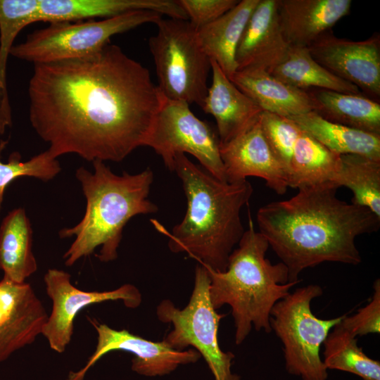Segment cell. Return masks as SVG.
<instances>
[{
    "label": "cell",
    "mask_w": 380,
    "mask_h": 380,
    "mask_svg": "<svg viewBox=\"0 0 380 380\" xmlns=\"http://www.w3.org/2000/svg\"><path fill=\"white\" fill-rule=\"evenodd\" d=\"M30 124L47 151L120 162L144 146L163 95L148 70L115 44L91 56L34 64Z\"/></svg>",
    "instance_id": "obj_1"
},
{
    "label": "cell",
    "mask_w": 380,
    "mask_h": 380,
    "mask_svg": "<svg viewBox=\"0 0 380 380\" xmlns=\"http://www.w3.org/2000/svg\"><path fill=\"white\" fill-rule=\"evenodd\" d=\"M333 182L298 189L289 199L259 208V232L288 270L289 282L324 262L361 263L356 238L376 232L380 217L367 208L336 196Z\"/></svg>",
    "instance_id": "obj_2"
},
{
    "label": "cell",
    "mask_w": 380,
    "mask_h": 380,
    "mask_svg": "<svg viewBox=\"0 0 380 380\" xmlns=\"http://www.w3.org/2000/svg\"><path fill=\"white\" fill-rule=\"evenodd\" d=\"M173 172L182 181L186 211L171 232L155 222L156 229L167 236L172 253H186L207 269L225 271L245 232L241 211L252 196L251 184L220 180L184 153L175 157Z\"/></svg>",
    "instance_id": "obj_3"
},
{
    "label": "cell",
    "mask_w": 380,
    "mask_h": 380,
    "mask_svg": "<svg viewBox=\"0 0 380 380\" xmlns=\"http://www.w3.org/2000/svg\"><path fill=\"white\" fill-rule=\"evenodd\" d=\"M92 164L93 173L84 167L75 173L86 198L84 215L77 225L59 232L61 238L75 236L63 255L67 266L90 255L99 246L101 250L96 257L100 261L115 260L128 221L137 215L158 210L157 205L148 199L153 182L150 167L134 175L124 172L118 175L103 161L96 160Z\"/></svg>",
    "instance_id": "obj_4"
},
{
    "label": "cell",
    "mask_w": 380,
    "mask_h": 380,
    "mask_svg": "<svg viewBox=\"0 0 380 380\" xmlns=\"http://www.w3.org/2000/svg\"><path fill=\"white\" fill-rule=\"evenodd\" d=\"M224 272L207 269L210 279L209 295L215 310L224 305L232 309L235 343L241 344L253 327L257 331H272L270 312L298 283L289 282L282 263L272 264L267 258V239L253 223L245 230Z\"/></svg>",
    "instance_id": "obj_5"
},
{
    "label": "cell",
    "mask_w": 380,
    "mask_h": 380,
    "mask_svg": "<svg viewBox=\"0 0 380 380\" xmlns=\"http://www.w3.org/2000/svg\"><path fill=\"white\" fill-rule=\"evenodd\" d=\"M323 293L319 285L296 289L279 300L270 312L272 331L283 344L286 372L302 380H327L328 369L320 357V348L328 334L345 315L320 319L311 302Z\"/></svg>",
    "instance_id": "obj_6"
},
{
    "label": "cell",
    "mask_w": 380,
    "mask_h": 380,
    "mask_svg": "<svg viewBox=\"0 0 380 380\" xmlns=\"http://www.w3.org/2000/svg\"><path fill=\"white\" fill-rule=\"evenodd\" d=\"M148 40L158 85L169 99L203 108L207 95L210 60L201 48L197 29L188 20L168 18L156 23Z\"/></svg>",
    "instance_id": "obj_7"
},
{
    "label": "cell",
    "mask_w": 380,
    "mask_h": 380,
    "mask_svg": "<svg viewBox=\"0 0 380 380\" xmlns=\"http://www.w3.org/2000/svg\"><path fill=\"white\" fill-rule=\"evenodd\" d=\"M210 284L208 270L197 265L194 289L187 305L179 309L169 299L158 304V319L172 325V329L163 341L177 350L193 347L206 362L215 380H241L232 372L234 353L223 351L219 344L218 328L225 315L218 313L213 307Z\"/></svg>",
    "instance_id": "obj_8"
},
{
    "label": "cell",
    "mask_w": 380,
    "mask_h": 380,
    "mask_svg": "<svg viewBox=\"0 0 380 380\" xmlns=\"http://www.w3.org/2000/svg\"><path fill=\"white\" fill-rule=\"evenodd\" d=\"M161 18L158 13L141 10L101 20L51 23L14 45L11 55L34 64L87 57L101 51L114 35L156 24Z\"/></svg>",
    "instance_id": "obj_9"
},
{
    "label": "cell",
    "mask_w": 380,
    "mask_h": 380,
    "mask_svg": "<svg viewBox=\"0 0 380 380\" xmlns=\"http://www.w3.org/2000/svg\"><path fill=\"white\" fill-rule=\"evenodd\" d=\"M144 146L152 148L170 171H173L177 154L189 153L212 175L227 182L217 133L208 122L198 118L184 101L163 96Z\"/></svg>",
    "instance_id": "obj_10"
},
{
    "label": "cell",
    "mask_w": 380,
    "mask_h": 380,
    "mask_svg": "<svg viewBox=\"0 0 380 380\" xmlns=\"http://www.w3.org/2000/svg\"><path fill=\"white\" fill-rule=\"evenodd\" d=\"M67 272L49 269L44 275L46 293L52 301L51 312L42 328V334L50 348L63 353L73 334L74 320L82 309L90 305L109 300H122L129 308H136L141 303V294L134 285L125 284L108 291H85L72 284Z\"/></svg>",
    "instance_id": "obj_11"
},
{
    "label": "cell",
    "mask_w": 380,
    "mask_h": 380,
    "mask_svg": "<svg viewBox=\"0 0 380 380\" xmlns=\"http://www.w3.org/2000/svg\"><path fill=\"white\" fill-rule=\"evenodd\" d=\"M88 319L97 333L95 350L82 369L69 372L66 380H84L88 370L103 355L113 350L132 354V371L146 376L170 374L179 365L194 363L201 357L194 348L175 350L163 341H149L126 329L116 330L94 318Z\"/></svg>",
    "instance_id": "obj_12"
},
{
    "label": "cell",
    "mask_w": 380,
    "mask_h": 380,
    "mask_svg": "<svg viewBox=\"0 0 380 380\" xmlns=\"http://www.w3.org/2000/svg\"><path fill=\"white\" fill-rule=\"evenodd\" d=\"M312 58L336 77L369 96H380V37L376 33L362 41L339 38L331 32L310 46Z\"/></svg>",
    "instance_id": "obj_13"
},
{
    "label": "cell",
    "mask_w": 380,
    "mask_h": 380,
    "mask_svg": "<svg viewBox=\"0 0 380 380\" xmlns=\"http://www.w3.org/2000/svg\"><path fill=\"white\" fill-rule=\"evenodd\" d=\"M48 318L46 310L27 282L0 280V362L32 344Z\"/></svg>",
    "instance_id": "obj_14"
},
{
    "label": "cell",
    "mask_w": 380,
    "mask_h": 380,
    "mask_svg": "<svg viewBox=\"0 0 380 380\" xmlns=\"http://www.w3.org/2000/svg\"><path fill=\"white\" fill-rule=\"evenodd\" d=\"M220 152L228 182L253 176L264 179L278 194H285L289 188L287 171L267 144L259 118L242 134L220 144Z\"/></svg>",
    "instance_id": "obj_15"
},
{
    "label": "cell",
    "mask_w": 380,
    "mask_h": 380,
    "mask_svg": "<svg viewBox=\"0 0 380 380\" xmlns=\"http://www.w3.org/2000/svg\"><path fill=\"white\" fill-rule=\"evenodd\" d=\"M290 46L281 28L277 0H260L237 46L236 71L258 69L270 72L283 60Z\"/></svg>",
    "instance_id": "obj_16"
},
{
    "label": "cell",
    "mask_w": 380,
    "mask_h": 380,
    "mask_svg": "<svg viewBox=\"0 0 380 380\" xmlns=\"http://www.w3.org/2000/svg\"><path fill=\"white\" fill-rule=\"evenodd\" d=\"M151 11L171 18L188 20L172 0H39L37 22H76L111 18L134 11Z\"/></svg>",
    "instance_id": "obj_17"
},
{
    "label": "cell",
    "mask_w": 380,
    "mask_h": 380,
    "mask_svg": "<svg viewBox=\"0 0 380 380\" xmlns=\"http://www.w3.org/2000/svg\"><path fill=\"white\" fill-rule=\"evenodd\" d=\"M212 83L208 87L202 110L216 121L220 144H226L252 126L262 112L210 60Z\"/></svg>",
    "instance_id": "obj_18"
},
{
    "label": "cell",
    "mask_w": 380,
    "mask_h": 380,
    "mask_svg": "<svg viewBox=\"0 0 380 380\" xmlns=\"http://www.w3.org/2000/svg\"><path fill=\"white\" fill-rule=\"evenodd\" d=\"M284 34L291 46H310L350 12L351 0H277Z\"/></svg>",
    "instance_id": "obj_19"
},
{
    "label": "cell",
    "mask_w": 380,
    "mask_h": 380,
    "mask_svg": "<svg viewBox=\"0 0 380 380\" xmlns=\"http://www.w3.org/2000/svg\"><path fill=\"white\" fill-rule=\"evenodd\" d=\"M229 80L262 111L290 118L315 109L308 91L290 86L264 70H238Z\"/></svg>",
    "instance_id": "obj_20"
},
{
    "label": "cell",
    "mask_w": 380,
    "mask_h": 380,
    "mask_svg": "<svg viewBox=\"0 0 380 380\" xmlns=\"http://www.w3.org/2000/svg\"><path fill=\"white\" fill-rule=\"evenodd\" d=\"M260 0H242L215 21L197 29L203 51L230 78L237 70L236 52L248 20Z\"/></svg>",
    "instance_id": "obj_21"
},
{
    "label": "cell",
    "mask_w": 380,
    "mask_h": 380,
    "mask_svg": "<svg viewBox=\"0 0 380 380\" xmlns=\"http://www.w3.org/2000/svg\"><path fill=\"white\" fill-rule=\"evenodd\" d=\"M0 270L4 277L23 283L37 270L32 252V229L23 208L9 212L0 225Z\"/></svg>",
    "instance_id": "obj_22"
},
{
    "label": "cell",
    "mask_w": 380,
    "mask_h": 380,
    "mask_svg": "<svg viewBox=\"0 0 380 380\" xmlns=\"http://www.w3.org/2000/svg\"><path fill=\"white\" fill-rule=\"evenodd\" d=\"M315 112L324 119L350 128L380 135V104L360 94L314 89L308 91Z\"/></svg>",
    "instance_id": "obj_23"
},
{
    "label": "cell",
    "mask_w": 380,
    "mask_h": 380,
    "mask_svg": "<svg viewBox=\"0 0 380 380\" xmlns=\"http://www.w3.org/2000/svg\"><path fill=\"white\" fill-rule=\"evenodd\" d=\"M289 118L301 131L338 155L357 154L380 160V135L328 121L315 111Z\"/></svg>",
    "instance_id": "obj_24"
},
{
    "label": "cell",
    "mask_w": 380,
    "mask_h": 380,
    "mask_svg": "<svg viewBox=\"0 0 380 380\" xmlns=\"http://www.w3.org/2000/svg\"><path fill=\"white\" fill-rule=\"evenodd\" d=\"M340 167V155L300 130L289 166V187L298 189L333 182Z\"/></svg>",
    "instance_id": "obj_25"
},
{
    "label": "cell",
    "mask_w": 380,
    "mask_h": 380,
    "mask_svg": "<svg viewBox=\"0 0 380 380\" xmlns=\"http://www.w3.org/2000/svg\"><path fill=\"white\" fill-rule=\"evenodd\" d=\"M270 73L281 82L304 91L320 89L360 93L356 86L336 77L317 63L306 46H290L285 57Z\"/></svg>",
    "instance_id": "obj_26"
},
{
    "label": "cell",
    "mask_w": 380,
    "mask_h": 380,
    "mask_svg": "<svg viewBox=\"0 0 380 380\" xmlns=\"http://www.w3.org/2000/svg\"><path fill=\"white\" fill-rule=\"evenodd\" d=\"M39 0H0V134L11 127L6 65L13 42L20 31L37 22Z\"/></svg>",
    "instance_id": "obj_27"
},
{
    "label": "cell",
    "mask_w": 380,
    "mask_h": 380,
    "mask_svg": "<svg viewBox=\"0 0 380 380\" xmlns=\"http://www.w3.org/2000/svg\"><path fill=\"white\" fill-rule=\"evenodd\" d=\"M333 183L346 186L353 195L352 203L380 217V160L357 154L341 156V167Z\"/></svg>",
    "instance_id": "obj_28"
},
{
    "label": "cell",
    "mask_w": 380,
    "mask_h": 380,
    "mask_svg": "<svg viewBox=\"0 0 380 380\" xmlns=\"http://www.w3.org/2000/svg\"><path fill=\"white\" fill-rule=\"evenodd\" d=\"M339 323L323 343L322 361L327 369L351 373L362 380H380V362L367 356L358 346L357 338Z\"/></svg>",
    "instance_id": "obj_29"
},
{
    "label": "cell",
    "mask_w": 380,
    "mask_h": 380,
    "mask_svg": "<svg viewBox=\"0 0 380 380\" xmlns=\"http://www.w3.org/2000/svg\"><path fill=\"white\" fill-rule=\"evenodd\" d=\"M61 170L57 158L47 150L25 162L18 153H11L7 163L0 161V211L4 191L13 181L21 177H32L46 182L53 179Z\"/></svg>",
    "instance_id": "obj_30"
},
{
    "label": "cell",
    "mask_w": 380,
    "mask_h": 380,
    "mask_svg": "<svg viewBox=\"0 0 380 380\" xmlns=\"http://www.w3.org/2000/svg\"><path fill=\"white\" fill-rule=\"evenodd\" d=\"M259 120L267 144L288 174L300 129L289 118L267 111L261 113Z\"/></svg>",
    "instance_id": "obj_31"
},
{
    "label": "cell",
    "mask_w": 380,
    "mask_h": 380,
    "mask_svg": "<svg viewBox=\"0 0 380 380\" xmlns=\"http://www.w3.org/2000/svg\"><path fill=\"white\" fill-rule=\"evenodd\" d=\"M374 293L367 305L351 316L345 315L340 325L352 336L357 338L369 334L380 333V281L373 284Z\"/></svg>",
    "instance_id": "obj_32"
},
{
    "label": "cell",
    "mask_w": 380,
    "mask_h": 380,
    "mask_svg": "<svg viewBox=\"0 0 380 380\" xmlns=\"http://www.w3.org/2000/svg\"><path fill=\"white\" fill-rule=\"evenodd\" d=\"M237 0H177L189 21L199 29L221 17L234 8Z\"/></svg>",
    "instance_id": "obj_33"
}]
</instances>
